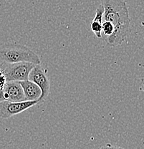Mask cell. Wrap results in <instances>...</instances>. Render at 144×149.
Wrapping results in <instances>:
<instances>
[{
	"label": "cell",
	"instance_id": "cell-2",
	"mask_svg": "<svg viewBox=\"0 0 144 149\" xmlns=\"http://www.w3.org/2000/svg\"><path fill=\"white\" fill-rule=\"evenodd\" d=\"M22 62L40 65L41 60L35 52L24 45L12 42L0 44V65Z\"/></svg>",
	"mask_w": 144,
	"mask_h": 149
},
{
	"label": "cell",
	"instance_id": "cell-7",
	"mask_svg": "<svg viewBox=\"0 0 144 149\" xmlns=\"http://www.w3.org/2000/svg\"><path fill=\"white\" fill-rule=\"evenodd\" d=\"M22 88L23 89L25 99L27 101H35L40 100V97L42 95L41 89L34 83L29 80L19 82ZM40 102V101H39Z\"/></svg>",
	"mask_w": 144,
	"mask_h": 149
},
{
	"label": "cell",
	"instance_id": "cell-8",
	"mask_svg": "<svg viewBox=\"0 0 144 149\" xmlns=\"http://www.w3.org/2000/svg\"><path fill=\"white\" fill-rule=\"evenodd\" d=\"M103 7L101 4L97 7L93 19L90 23V29L97 38H102V24H103Z\"/></svg>",
	"mask_w": 144,
	"mask_h": 149
},
{
	"label": "cell",
	"instance_id": "cell-10",
	"mask_svg": "<svg viewBox=\"0 0 144 149\" xmlns=\"http://www.w3.org/2000/svg\"><path fill=\"white\" fill-rule=\"evenodd\" d=\"M99 149H115V146L111 145V143H107L106 145L103 146L102 147H100Z\"/></svg>",
	"mask_w": 144,
	"mask_h": 149
},
{
	"label": "cell",
	"instance_id": "cell-3",
	"mask_svg": "<svg viewBox=\"0 0 144 149\" xmlns=\"http://www.w3.org/2000/svg\"><path fill=\"white\" fill-rule=\"evenodd\" d=\"M4 68H1L7 82H21L28 80L31 70L36 65L27 62L6 64Z\"/></svg>",
	"mask_w": 144,
	"mask_h": 149
},
{
	"label": "cell",
	"instance_id": "cell-11",
	"mask_svg": "<svg viewBox=\"0 0 144 149\" xmlns=\"http://www.w3.org/2000/svg\"><path fill=\"white\" fill-rule=\"evenodd\" d=\"M5 100L4 95V90L3 88H0V102H2Z\"/></svg>",
	"mask_w": 144,
	"mask_h": 149
},
{
	"label": "cell",
	"instance_id": "cell-6",
	"mask_svg": "<svg viewBox=\"0 0 144 149\" xmlns=\"http://www.w3.org/2000/svg\"><path fill=\"white\" fill-rule=\"evenodd\" d=\"M3 90L5 100L10 102L26 101L25 96L19 82H7Z\"/></svg>",
	"mask_w": 144,
	"mask_h": 149
},
{
	"label": "cell",
	"instance_id": "cell-13",
	"mask_svg": "<svg viewBox=\"0 0 144 149\" xmlns=\"http://www.w3.org/2000/svg\"><path fill=\"white\" fill-rule=\"evenodd\" d=\"M115 149H124L123 148H121V147H118V146H115Z\"/></svg>",
	"mask_w": 144,
	"mask_h": 149
},
{
	"label": "cell",
	"instance_id": "cell-9",
	"mask_svg": "<svg viewBox=\"0 0 144 149\" xmlns=\"http://www.w3.org/2000/svg\"><path fill=\"white\" fill-rule=\"evenodd\" d=\"M6 83H7V80H6L5 76L3 74L2 69H1V67L0 65V88H4Z\"/></svg>",
	"mask_w": 144,
	"mask_h": 149
},
{
	"label": "cell",
	"instance_id": "cell-4",
	"mask_svg": "<svg viewBox=\"0 0 144 149\" xmlns=\"http://www.w3.org/2000/svg\"><path fill=\"white\" fill-rule=\"evenodd\" d=\"M38 100L35 101L10 102L7 100L0 102V118L4 119L10 118L15 115L19 114L26 110L32 108L39 103Z\"/></svg>",
	"mask_w": 144,
	"mask_h": 149
},
{
	"label": "cell",
	"instance_id": "cell-1",
	"mask_svg": "<svg viewBox=\"0 0 144 149\" xmlns=\"http://www.w3.org/2000/svg\"><path fill=\"white\" fill-rule=\"evenodd\" d=\"M103 7V21L111 23L115 28L111 47L120 45L128 33L131 19L126 3L123 0H100Z\"/></svg>",
	"mask_w": 144,
	"mask_h": 149
},
{
	"label": "cell",
	"instance_id": "cell-12",
	"mask_svg": "<svg viewBox=\"0 0 144 149\" xmlns=\"http://www.w3.org/2000/svg\"><path fill=\"white\" fill-rule=\"evenodd\" d=\"M141 91H143V92L144 93V83L142 84V85H141Z\"/></svg>",
	"mask_w": 144,
	"mask_h": 149
},
{
	"label": "cell",
	"instance_id": "cell-5",
	"mask_svg": "<svg viewBox=\"0 0 144 149\" xmlns=\"http://www.w3.org/2000/svg\"><path fill=\"white\" fill-rule=\"evenodd\" d=\"M28 80L36 84L41 89L42 95L39 101L42 102L45 100L49 93L50 82L48 79L47 74L43 70L42 68L40 65H36L35 68L31 70L29 74Z\"/></svg>",
	"mask_w": 144,
	"mask_h": 149
}]
</instances>
